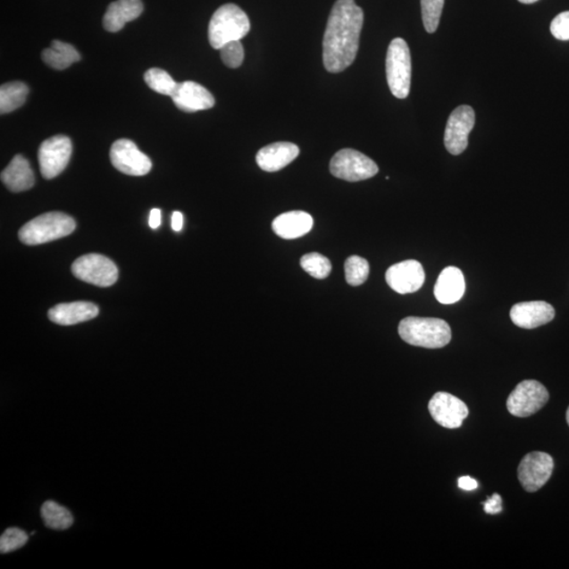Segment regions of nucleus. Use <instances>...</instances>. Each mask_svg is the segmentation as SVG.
<instances>
[{
	"mask_svg": "<svg viewBox=\"0 0 569 569\" xmlns=\"http://www.w3.org/2000/svg\"><path fill=\"white\" fill-rule=\"evenodd\" d=\"M72 155V142L64 135L46 139L38 150L40 172L46 180L60 175L68 166Z\"/></svg>",
	"mask_w": 569,
	"mask_h": 569,
	"instance_id": "nucleus-9",
	"label": "nucleus"
},
{
	"mask_svg": "<svg viewBox=\"0 0 569 569\" xmlns=\"http://www.w3.org/2000/svg\"><path fill=\"white\" fill-rule=\"evenodd\" d=\"M71 270L75 278L97 287H110L119 280V269L115 264L101 255L79 257Z\"/></svg>",
	"mask_w": 569,
	"mask_h": 569,
	"instance_id": "nucleus-7",
	"label": "nucleus"
},
{
	"mask_svg": "<svg viewBox=\"0 0 569 569\" xmlns=\"http://www.w3.org/2000/svg\"><path fill=\"white\" fill-rule=\"evenodd\" d=\"M220 51L222 61L227 67L236 69L242 66L245 52L240 40L226 44Z\"/></svg>",
	"mask_w": 569,
	"mask_h": 569,
	"instance_id": "nucleus-31",
	"label": "nucleus"
},
{
	"mask_svg": "<svg viewBox=\"0 0 569 569\" xmlns=\"http://www.w3.org/2000/svg\"><path fill=\"white\" fill-rule=\"evenodd\" d=\"M364 12L355 0H337L322 39V62L328 72L339 73L354 63L359 51Z\"/></svg>",
	"mask_w": 569,
	"mask_h": 569,
	"instance_id": "nucleus-1",
	"label": "nucleus"
},
{
	"mask_svg": "<svg viewBox=\"0 0 569 569\" xmlns=\"http://www.w3.org/2000/svg\"><path fill=\"white\" fill-rule=\"evenodd\" d=\"M371 272L369 264L361 256L352 255L345 262L346 281L351 286H360L367 280Z\"/></svg>",
	"mask_w": 569,
	"mask_h": 569,
	"instance_id": "nucleus-27",
	"label": "nucleus"
},
{
	"mask_svg": "<svg viewBox=\"0 0 569 569\" xmlns=\"http://www.w3.org/2000/svg\"><path fill=\"white\" fill-rule=\"evenodd\" d=\"M461 490H474L478 489V482L476 480L471 477H462L459 479V482H457Z\"/></svg>",
	"mask_w": 569,
	"mask_h": 569,
	"instance_id": "nucleus-34",
	"label": "nucleus"
},
{
	"mask_svg": "<svg viewBox=\"0 0 569 569\" xmlns=\"http://www.w3.org/2000/svg\"><path fill=\"white\" fill-rule=\"evenodd\" d=\"M99 314L96 304L73 302L56 305L49 310V319L57 325L71 326L96 319Z\"/></svg>",
	"mask_w": 569,
	"mask_h": 569,
	"instance_id": "nucleus-18",
	"label": "nucleus"
},
{
	"mask_svg": "<svg viewBox=\"0 0 569 569\" xmlns=\"http://www.w3.org/2000/svg\"><path fill=\"white\" fill-rule=\"evenodd\" d=\"M300 155L298 146L280 142L264 146L256 155V163L266 172H277L289 166Z\"/></svg>",
	"mask_w": 569,
	"mask_h": 569,
	"instance_id": "nucleus-17",
	"label": "nucleus"
},
{
	"mask_svg": "<svg viewBox=\"0 0 569 569\" xmlns=\"http://www.w3.org/2000/svg\"><path fill=\"white\" fill-rule=\"evenodd\" d=\"M428 410L439 425L448 430L461 427L469 414L465 403L448 392H437L428 404Z\"/></svg>",
	"mask_w": 569,
	"mask_h": 569,
	"instance_id": "nucleus-13",
	"label": "nucleus"
},
{
	"mask_svg": "<svg viewBox=\"0 0 569 569\" xmlns=\"http://www.w3.org/2000/svg\"><path fill=\"white\" fill-rule=\"evenodd\" d=\"M172 229L176 232L181 231L184 225V215L179 213V211H175L172 214Z\"/></svg>",
	"mask_w": 569,
	"mask_h": 569,
	"instance_id": "nucleus-36",
	"label": "nucleus"
},
{
	"mask_svg": "<svg viewBox=\"0 0 569 569\" xmlns=\"http://www.w3.org/2000/svg\"><path fill=\"white\" fill-rule=\"evenodd\" d=\"M162 213L160 209L155 208L151 210L149 218V226L152 229H157L161 226Z\"/></svg>",
	"mask_w": 569,
	"mask_h": 569,
	"instance_id": "nucleus-35",
	"label": "nucleus"
},
{
	"mask_svg": "<svg viewBox=\"0 0 569 569\" xmlns=\"http://www.w3.org/2000/svg\"><path fill=\"white\" fill-rule=\"evenodd\" d=\"M465 292L464 275L459 268L448 267L439 275L435 286L438 302L445 305L459 302Z\"/></svg>",
	"mask_w": 569,
	"mask_h": 569,
	"instance_id": "nucleus-21",
	"label": "nucleus"
},
{
	"mask_svg": "<svg viewBox=\"0 0 569 569\" xmlns=\"http://www.w3.org/2000/svg\"><path fill=\"white\" fill-rule=\"evenodd\" d=\"M331 172L339 180L361 181L373 178L379 167L371 157L354 149H343L331 158Z\"/></svg>",
	"mask_w": 569,
	"mask_h": 569,
	"instance_id": "nucleus-6",
	"label": "nucleus"
},
{
	"mask_svg": "<svg viewBox=\"0 0 569 569\" xmlns=\"http://www.w3.org/2000/svg\"><path fill=\"white\" fill-rule=\"evenodd\" d=\"M398 334L409 345L430 349L445 347L451 339L448 322L436 318L408 316L400 322Z\"/></svg>",
	"mask_w": 569,
	"mask_h": 569,
	"instance_id": "nucleus-2",
	"label": "nucleus"
},
{
	"mask_svg": "<svg viewBox=\"0 0 569 569\" xmlns=\"http://www.w3.org/2000/svg\"><path fill=\"white\" fill-rule=\"evenodd\" d=\"M2 180L12 192L31 189L35 184V176L30 163L22 155H16L2 172Z\"/></svg>",
	"mask_w": 569,
	"mask_h": 569,
	"instance_id": "nucleus-22",
	"label": "nucleus"
},
{
	"mask_svg": "<svg viewBox=\"0 0 569 569\" xmlns=\"http://www.w3.org/2000/svg\"><path fill=\"white\" fill-rule=\"evenodd\" d=\"M172 98L176 107L188 113L211 109L215 104L206 88L191 80L179 84Z\"/></svg>",
	"mask_w": 569,
	"mask_h": 569,
	"instance_id": "nucleus-15",
	"label": "nucleus"
},
{
	"mask_svg": "<svg viewBox=\"0 0 569 569\" xmlns=\"http://www.w3.org/2000/svg\"><path fill=\"white\" fill-rule=\"evenodd\" d=\"M314 226L313 216L304 211H290L275 218L272 230L285 239H295L306 236Z\"/></svg>",
	"mask_w": 569,
	"mask_h": 569,
	"instance_id": "nucleus-20",
	"label": "nucleus"
},
{
	"mask_svg": "<svg viewBox=\"0 0 569 569\" xmlns=\"http://www.w3.org/2000/svg\"><path fill=\"white\" fill-rule=\"evenodd\" d=\"M445 0H421L422 17L425 30L435 33L439 25Z\"/></svg>",
	"mask_w": 569,
	"mask_h": 569,
	"instance_id": "nucleus-29",
	"label": "nucleus"
},
{
	"mask_svg": "<svg viewBox=\"0 0 569 569\" xmlns=\"http://www.w3.org/2000/svg\"><path fill=\"white\" fill-rule=\"evenodd\" d=\"M550 32L559 40H569V11L562 12L551 21Z\"/></svg>",
	"mask_w": 569,
	"mask_h": 569,
	"instance_id": "nucleus-32",
	"label": "nucleus"
},
{
	"mask_svg": "<svg viewBox=\"0 0 569 569\" xmlns=\"http://www.w3.org/2000/svg\"><path fill=\"white\" fill-rule=\"evenodd\" d=\"M29 536L20 528L12 527L5 531L0 538V553L9 554L25 547Z\"/></svg>",
	"mask_w": 569,
	"mask_h": 569,
	"instance_id": "nucleus-30",
	"label": "nucleus"
},
{
	"mask_svg": "<svg viewBox=\"0 0 569 569\" xmlns=\"http://www.w3.org/2000/svg\"><path fill=\"white\" fill-rule=\"evenodd\" d=\"M482 504L485 512L490 515L500 514L503 510L502 498L500 495L498 494H495L494 496L487 498V500Z\"/></svg>",
	"mask_w": 569,
	"mask_h": 569,
	"instance_id": "nucleus-33",
	"label": "nucleus"
},
{
	"mask_svg": "<svg viewBox=\"0 0 569 569\" xmlns=\"http://www.w3.org/2000/svg\"><path fill=\"white\" fill-rule=\"evenodd\" d=\"M145 81L152 90L172 97L178 88V83L162 69L154 68L145 73Z\"/></svg>",
	"mask_w": 569,
	"mask_h": 569,
	"instance_id": "nucleus-26",
	"label": "nucleus"
},
{
	"mask_svg": "<svg viewBox=\"0 0 569 569\" xmlns=\"http://www.w3.org/2000/svg\"><path fill=\"white\" fill-rule=\"evenodd\" d=\"M142 0H117L111 4L104 16V28L109 32H119L126 23L142 15Z\"/></svg>",
	"mask_w": 569,
	"mask_h": 569,
	"instance_id": "nucleus-19",
	"label": "nucleus"
},
{
	"mask_svg": "<svg viewBox=\"0 0 569 569\" xmlns=\"http://www.w3.org/2000/svg\"><path fill=\"white\" fill-rule=\"evenodd\" d=\"M387 83L392 96L404 99L409 96L412 85V56L403 38L392 40L386 56Z\"/></svg>",
	"mask_w": 569,
	"mask_h": 569,
	"instance_id": "nucleus-5",
	"label": "nucleus"
},
{
	"mask_svg": "<svg viewBox=\"0 0 569 569\" xmlns=\"http://www.w3.org/2000/svg\"><path fill=\"white\" fill-rule=\"evenodd\" d=\"M566 421H567V424L569 426V407H568L567 413H566Z\"/></svg>",
	"mask_w": 569,
	"mask_h": 569,
	"instance_id": "nucleus-38",
	"label": "nucleus"
},
{
	"mask_svg": "<svg viewBox=\"0 0 569 569\" xmlns=\"http://www.w3.org/2000/svg\"><path fill=\"white\" fill-rule=\"evenodd\" d=\"M42 517L46 527L66 531L73 525L72 514L54 501H46L42 507Z\"/></svg>",
	"mask_w": 569,
	"mask_h": 569,
	"instance_id": "nucleus-25",
	"label": "nucleus"
},
{
	"mask_svg": "<svg viewBox=\"0 0 569 569\" xmlns=\"http://www.w3.org/2000/svg\"><path fill=\"white\" fill-rule=\"evenodd\" d=\"M554 318V307L544 301L518 303L510 310V319L514 324L524 330H535L537 327L548 324Z\"/></svg>",
	"mask_w": 569,
	"mask_h": 569,
	"instance_id": "nucleus-16",
	"label": "nucleus"
},
{
	"mask_svg": "<svg viewBox=\"0 0 569 569\" xmlns=\"http://www.w3.org/2000/svg\"><path fill=\"white\" fill-rule=\"evenodd\" d=\"M29 87L21 81H12L0 88V113H13L26 103Z\"/></svg>",
	"mask_w": 569,
	"mask_h": 569,
	"instance_id": "nucleus-24",
	"label": "nucleus"
},
{
	"mask_svg": "<svg viewBox=\"0 0 569 569\" xmlns=\"http://www.w3.org/2000/svg\"><path fill=\"white\" fill-rule=\"evenodd\" d=\"M247 14L237 4H227L214 12L208 29L211 46L221 50L228 43L240 40L250 31Z\"/></svg>",
	"mask_w": 569,
	"mask_h": 569,
	"instance_id": "nucleus-3",
	"label": "nucleus"
},
{
	"mask_svg": "<svg viewBox=\"0 0 569 569\" xmlns=\"http://www.w3.org/2000/svg\"><path fill=\"white\" fill-rule=\"evenodd\" d=\"M301 266L311 277L318 280H324L331 272V263L326 256L313 252L305 255L301 259Z\"/></svg>",
	"mask_w": 569,
	"mask_h": 569,
	"instance_id": "nucleus-28",
	"label": "nucleus"
},
{
	"mask_svg": "<svg viewBox=\"0 0 569 569\" xmlns=\"http://www.w3.org/2000/svg\"><path fill=\"white\" fill-rule=\"evenodd\" d=\"M555 467L553 457L533 451L522 459L518 468L520 483L528 492H536L548 483Z\"/></svg>",
	"mask_w": 569,
	"mask_h": 569,
	"instance_id": "nucleus-11",
	"label": "nucleus"
},
{
	"mask_svg": "<svg viewBox=\"0 0 569 569\" xmlns=\"http://www.w3.org/2000/svg\"><path fill=\"white\" fill-rule=\"evenodd\" d=\"M474 122H476V114L469 105H463L453 111L444 135V144L450 155H459L466 150L468 137L474 127Z\"/></svg>",
	"mask_w": 569,
	"mask_h": 569,
	"instance_id": "nucleus-10",
	"label": "nucleus"
},
{
	"mask_svg": "<svg viewBox=\"0 0 569 569\" xmlns=\"http://www.w3.org/2000/svg\"><path fill=\"white\" fill-rule=\"evenodd\" d=\"M43 61L49 67L56 70H64L72 66L74 63L80 61V54L72 45L53 40L50 48L44 50Z\"/></svg>",
	"mask_w": 569,
	"mask_h": 569,
	"instance_id": "nucleus-23",
	"label": "nucleus"
},
{
	"mask_svg": "<svg viewBox=\"0 0 569 569\" xmlns=\"http://www.w3.org/2000/svg\"><path fill=\"white\" fill-rule=\"evenodd\" d=\"M385 278L392 290L400 295H407L422 289L425 281V272L421 263L408 260L389 267Z\"/></svg>",
	"mask_w": 569,
	"mask_h": 569,
	"instance_id": "nucleus-14",
	"label": "nucleus"
},
{
	"mask_svg": "<svg viewBox=\"0 0 569 569\" xmlns=\"http://www.w3.org/2000/svg\"><path fill=\"white\" fill-rule=\"evenodd\" d=\"M519 2L525 4H531L537 3L538 0H519Z\"/></svg>",
	"mask_w": 569,
	"mask_h": 569,
	"instance_id": "nucleus-37",
	"label": "nucleus"
},
{
	"mask_svg": "<svg viewBox=\"0 0 569 569\" xmlns=\"http://www.w3.org/2000/svg\"><path fill=\"white\" fill-rule=\"evenodd\" d=\"M549 400L545 386L535 380L521 382L507 398V409L518 418H527L539 412Z\"/></svg>",
	"mask_w": 569,
	"mask_h": 569,
	"instance_id": "nucleus-8",
	"label": "nucleus"
},
{
	"mask_svg": "<svg viewBox=\"0 0 569 569\" xmlns=\"http://www.w3.org/2000/svg\"><path fill=\"white\" fill-rule=\"evenodd\" d=\"M76 222L63 213H49L38 216L21 228V242L29 246L50 243L74 232Z\"/></svg>",
	"mask_w": 569,
	"mask_h": 569,
	"instance_id": "nucleus-4",
	"label": "nucleus"
},
{
	"mask_svg": "<svg viewBox=\"0 0 569 569\" xmlns=\"http://www.w3.org/2000/svg\"><path fill=\"white\" fill-rule=\"evenodd\" d=\"M110 160L114 168L127 175L143 176L148 174L152 169L150 158L130 139L116 140L111 146Z\"/></svg>",
	"mask_w": 569,
	"mask_h": 569,
	"instance_id": "nucleus-12",
	"label": "nucleus"
}]
</instances>
